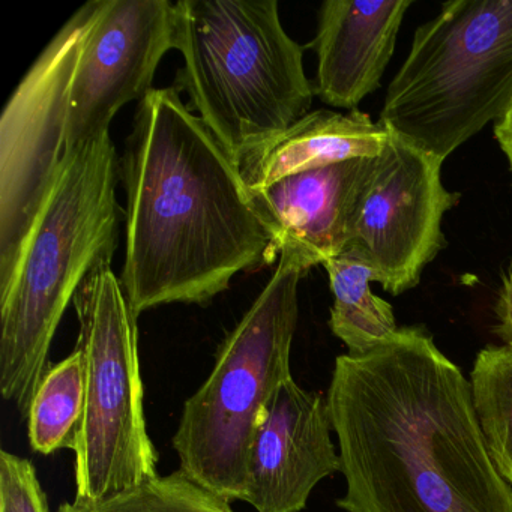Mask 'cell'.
<instances>
[{
	"label": "cell",
	"mask_w": 512,
	"mask_h": 512,
	"mask_svg": "<svg viewBox=\"0 0 512 512\" xmlns=\"http://www.w3.org/2000/svg\"><path fill=\"white\" fill-rule=\"evenodd\" d=\"M346 512H512L472 386L422 328L335 361L328 397Z\"/></svg>",
	"instance_id": "obj_1"
},
{
	"label": "cell",
	"mask_w": 512,
	"mask_h": 512,
	"mask_svg": "<svg viewBox=\"0 0 512 512\" xmlns=\"http://www.w3.org/2000/svg\"><path fill=\"white\" fill-rule=\"evenodd\" d=\"M121 179V284L137 317L161 305L209 304L236 274L277 257L241 167L178 88L152 89L140 101Z\"/></svg>",
	"instance_id": "obj_2"
},
{
	"label": "cell",
	"mask_w": 512,
	"mask_h": 512,
	"mask_svg": "<svg viewBox=\"0 0 512 512\" xmlns=\"http://www.w3.org/2000/svg\"><path fill=\"white\" fill-rule=\"evenodd\" d=\"M119 181L110 133L64 152L13 272L0 284V392L25 416L52 365L50 349L68 305L113 259Z\"/></svg>",
	"instance_id": "obj_3"
},
{
	"label": "cell",
	"mask_w": 512,
	"mask_h": 512,
	"mask_svg": "<svg viewBox=\"0 0 512 512\" xmlns=\"http://www.w3.org/2000/svg\"><path fill=\"white\" fill-rule=\"evenodd\" d=\"M175 49L179 86L239 167L310 113L304 47L284 31L275 0H181Z\"/></svg>",
	"instance_id": "obj_4"
},
{
	"label": "cell",
	"mask_w": 512,
	"mask_h": 512,
	"mask_svg": "<svg viewBox=\"0 0 512 512\" xmlns=\"http://www.w3.org/2000/svg\"><path fill=\"white\" fill-rule=\"evenodd\" d=\"M301 263L281 253L271 280L215 355L208 379L185 401L173 448L184 472L215 496L245 502L248 460L278 388L292 377Z\"/></svg>",
	"instance_id": "obj_5"
},
{
	"label": "cell",
	"mask_w": 512,
	"mask_h": 512,
	"mask_svg": "<svg viewBox=\"0 0 512 512\" xmlns=\"http://www.w3.org/2000/svg\"><path fill=\"white\" fill-rule=\"evenodd\" d=\"M512 104V0H452L413 35L380 124L445 161Z\"/></svg>",
	"instance_id": "obj_6"
},
{
	"label": "cell",
	"mask_w": 512,
	"mask_h": 512,
	"mask_svg": "<svg viewBox=\"0 0 512 512\" xmlns=\"http://www.w3.org/2000/svg\"><path fill=\"white\" fill-rule=\"evenodd\" d=\"M109 262L76 298V349L85 367V413L76 449V497L101 500L158 476L148 433L137 316Z\"/></svg>",
	"instance_id": "obj_7"
},
{
	"label": "cell",
	"mask_w": 512,
	"mask_h": 512,
	"mask_svg": "<svg viewBox=\"0 0 512 512\" xmlns=\"http://www.w3.org/2000/svg\"><path fill=\"white\" fill-rule=\"evenodd\" d=\"M100 0L55 35L0 119V284L7 283L65 152L74 71Z\"/></svg>",
	"instance_id": "obj_8"
},
{
	"label": "cell",
	"mask_w": 512,
	"mask_h": 512,
	"mask_svg": "<svg viewBox=\"0 0 512 512\" xmlns=\"http://www.w3.org/2000/svg\"><path fill=\"white\" fill-rule=\"evenodd\" d=\"M442 164L391 134L356 197L343 254L367 263L391 295L418 286L445 245L443 215L460 196L443 187Z\"/></svg>",
	"instance_id": "obj_9"
},
{
	"label": "cell",
	"mask_w": 512,
	"mask_h": 512,
	"mask_svg": "<svg viewBox=\"0 0 512 512\" xmlns=\"http://www.w3.org/2000/svg\"><path fill=\"white\" fill-rule=\"evenodd\" d=\"M175 40L176 4L169 0H100L71 83L65 152L110 133L116 113L154 89Z\"/></svg>",
	"instance_id": "obj_10"
},
{
	"label": "cell",
	"mask_w": 512,
	"mask_h": 512,
	"mask_svg": "<svg viewBox=\"0 0 512 512\" xmlns=\"http://www.w3.org/2000/svg\"><path fill=\"white\" fill-rule=\"evenodd\" d=\"M328 400L293 377L278 388L248 460L245 502L257 512H301L322 479L341 472Z\"/></svg>",
	"instance_id": "obj_11"
},
{
	"label": "cell",
	"mask_w": 512,
	"mask_h": 512,
	"mask_svg": "<svg viewBox=\"0 0 512 512\" xmlns=\"http://www.w3.org/2000/svg\"><path fill=\"white\" fill-rule=\"evenodd\" d=\"M373 157L296 173L253 193L275 238L278 256L295 257L305 271L341 256L350 217Z\"/></svg>",
	"instance_id": "obj_12"
},
{
	"label": "cell",
	"mask_w": 512,
	"mask_h": 512,
	"mask_svg": "<svg viewBox=\"0 0 512 512\" xmlns=\"http://www.w3.org/2000/svg\"><path fill=\"white\" fill-rule=\"evenodd\" d=\"M412 0H328L320 7L314 92L331 107L356 110L380 88Z\"/></svg>",
	"instance_id": "obj_13"
},
{
	"label": "cell",
	"mask_w": 512,
	"mask_h": 512,
	"mask_svg": "<svg viewBox=\"0 0 512 512\" xmlns=\"http://www.w3.org/2000/svg\"><path fill=\"white\" fill-rule=\"evenodd\" d=\"M391 133L358 109L349 113L316 110L290 130L248 155L242 178L251 193L280 179L358 158L376 157Z\"/></svg>",
	"instance_id": "obj_14"
},
{
	"label": "cell",
	"mask_w": 512,
	"mask_h": 512,
	"mask_svg": "<svg viewBox=\"0 0 512 512\" xmlns=\"http://www.w3.org/2000/svg\"><path fill=\"white\" fill-rule=\"evenodd\" d=\"M334 295L329 326L349 355H364L398 331L391 304L371 292L373 271L352 254H341L323 263Z\"/></svg>",
	"instance_id": "obj_15"
},
{
	"label": "cell",
	"mask_w": 512,
	"mask_h": 512,
	"mask_svg": "<svg viewBox=\"0 0 512 512\" xmlns=\"http://www.w3.org/2000/svg\"><path fill=\"white\" fill-rule=\"evenodd\" d=\"M85 413V367L82 353L74 350L44 374L28 415L32 449L41 455L61 449L74 451Z\"/></svg>",
	"instance_id": "obj_16"
},
{
	"label": "cell",
	"mask_w": 512,
	"mask_h": 512,
	"mask_svg": "<svg viewBox=\"0 0 512 512\" xmlns=\"http://www.w3.org/2000/svg\"><path fill=\"white\" fill-rule=\"evenodd\" d=\"M470 386L488 452L512 485V350L506 346L481 350Z\"/></svg>",
	"instance_id": "obj_17"
},
{
	"label": "cell",
	"mask_w": 512,
	"mask_h": 512,
	"mask_svg": "<svg viewBox=\"0 0 512 512\" xmlns=\"http://www.w3.org/2000/svg\"><path fill=\"white\" fill-rule=\"evenodd\" d=\"M58 512H235L232 503L191 481L184 472L155 476L101 500L74 499Z\"/></svg>",
	"instance_id": "obj_18"
},
{
	"label": "cell",
	"mask_w": 512,
	"mask_h": 512,
	"mask_svg": "<svg viewBox=\"0 0 512 512\" xmlns=\"http://www.w3.org/2000/svg\"><path fill=\"white\" fill-rule=\"evenodd\" d=\"M0 512H50L32 461L5 449L0 451Z\"/></svg>",
	"instance_id": "obj_19"
},
{
	"label": "cell",
	"mask_w": 512,
	"mask_h": 512,
	"mask_svg": "<svg viewBox=\"0 0 512 512\" xmlns=\"http://www.w3.org/2000/svg\"><path fill=\"white\" fill-rule=\"evenodd\" d=\"M496 313L497 319H499L497 334L502 338L506 347L512 350V271L503 280Z\"/></svg>",
	"instance_id": "obj_20"
},
{
	"label": "cell",
	"mask_w": 512,
	"mask_h": 512,
	"mask_svg": "<svg viewBox=\"0 0 512 512\" xmlns=\"http://www.w3.org/2000/svg\"><path fill=\"white\" fill-rule=\"evenodd\" d=\"M494 136H496L497 143L505 154L512 172V104L506 110L505 115L494 125Z\"/></svg>",
	"instance_id": "obj_21"
}]
</instances>
